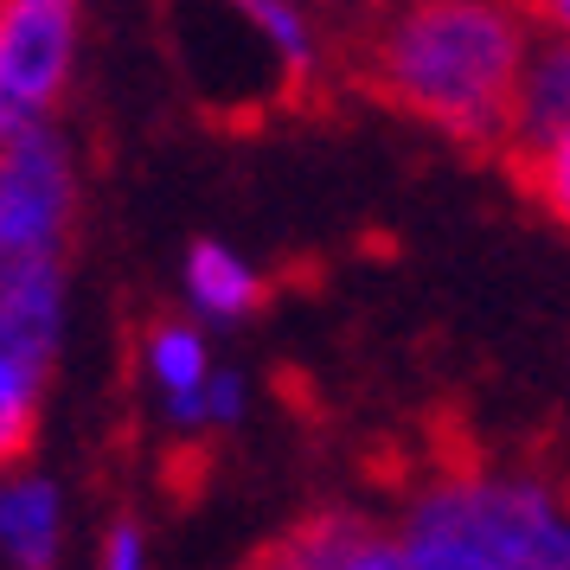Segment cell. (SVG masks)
I'll use <instances>...</instances> for the list:
<instances>
[{
    "mask_svg": "<svg viewBox=\"0 0 570 570\" xmlns=\"http://www.w3.org/2000/svg\"><path fill=\"white\" fill-rule=\"evenodd\" d=\"M83 65V0H0V141L58 129Z\"/></svg>",
    "mask_w": 570,
    "mask_h": 570,
    "instance_id": "6",
    "label": "cell"
},
{
    "mask_svg": "<svg viewBox=\"0 0 570 570\" xmlns=\"http://www.w3.org/2000/svg\"><path fill=\"white\" fill-rule=\"evenodd\" d=\"M570 135V46L564 39H539L525 58V78H519V104H513V141L507 160L544 141H564Z\"/></svg>",
    "mask_w": 570,
    "mask_h": 570,
    "instance_id": "11",
    "label": "cell"
},
{
    "mask_svg": "<svg viewBox=\"0 0 570 570\" xmlns=\"http://www.w3.org/2000/svg\"><path fill=\"white\" fill-rule=\"evenodd\" d=\"M71 544V500L32 462L0 474V570H58Z\"/></svg>",
    "mask_w": 570,
    "mask_h": 570,
    "instance_id": "7",
    "label": "cell"
},
{
    "mask_svg": "<svg viewBox=\"0 0 570 570\" xmlns=\"http://www.w3.org/2000/svg\"><path fill=\"white\" fill-rule=\"evenodd\" d=\"M174 52L206 109L250 116L308 97L340 71L346 27L314 0H167Z\"/></svg>",
    "mask_w": 570,
    "mask_h": 570,
    "instance_id": "3",
    "label": "cell"
},
{
    "mask_svg": "<svg viewBox=\"0 0 570 570\" xmlns=\"http://www.w3.org/2000/svg\"><path fill=\"white\" fill-rule=\"evenodd\" d=\"M135 379H141V397H148L155 423L180 442L225 436L250 411L244 372L212 353V334L193 314H160V321L141 327V340H135Z\"/></svg>",
    "mask_w": 570,
    "mask_h": 570,
    "instance_id": "5",
    "label": "cell"
},
{
    "mask_svg": "<svg viewBox=\"0 0 570 570\" xmlns=\"http://www.w3.org/2000/svg\"><path fill=\"white\" fill-rule=\"evenodd\" d=\"M539 27L519 0H411L346 27L340 78L481 155H507Z\"/></svg>",
    "mask_w": 570,
    "mask_h": 570,
    "instance_id": "1",
    "label": "cell"
},
{
    "mask_svg": "<svg viewBox=\"0 0 570 570\" xmlns=\"http://www.w3.org/2000/svg\"><path fill=\"white\" fill-rule=\"evenodd\" d=\"M525 20L539 27V39H564L570 46V0H519Z\"/></svg>",
    "mask_w": 570,
    "mask_h": 570,
    "instance_id": "14",
    "label": "cell"
},
{
    "mask_svg": "<svg viewBox=\"0 0 570 570\" xmlns=\"http://www.w3.org/2000/svg\"><path fill=\"white\" fill-rule=\"evenodd\" d=\"M321 13H334L340 27H360L372 13H391V7H411V0H314Z\"/></svg>",
    "mask_w": 570,
    "mask_h": 570,
    "instance_id": "15",
    "label": "cell"
},
{
    "mask_svg": "<svg viewBox=\"0 0 570 570\" xmlns=\"http://www.w3.org/2000/svg\"><path fill=\"white\" fill-rule=\"evenodd\" d=\"M65 346L20 334L13 321H0V474L20 468L39 442V416H46V391H52V365Z\"/></svg>",
    "mask_w": 570,
    "mask_h": 570,
    "instance_id": "9",
    "label": "cell"
},
{
    "mask_svg": "<svg viewBox=\"0 0 570 570\" xmlns=\"http://www.w3.org/2000/svg\"><path fill=\"white\" fill-rule=\"evenodd\" d=\"M507 167H513L519 186L532 193V206H539L551 225L570 232V135L564 141H544V148H525V155H513Z\"/></svg>",
    "mask_w": 570,
    "mask_h": 570,
    "instance_id": "12",
    "label": "cell"
},
{
    "mask_svg": "<svg viewBox=\"0 0 570 570\" xmlns=\"http://www.w3.org/2000/svg\"><path fill=\"white\" fill-rule=\"evenodd\" d=\"M244 570H295V564L283 558V544H269V551H263V558H250Z\"/></svg>",
    "mask_w": 570,
    "mask_h": 570,
    "instance_id": "16",
    "label": "cell"
},
{
    "mask_svg": "<svg viewBox=\"0 0 570 570\" xmlns=\"http://www.w3.org/2000/svg\"><path fill=\"white\" fill-rule=\"evenodd\" d=\"M83 174L65 122L0 141V288L65 276L78 237Z\"/></svg>",
    "mask_w": 570,
    "mask_h": 570,
    "instance_id": "4",
    "label": "cell"
},
{
    "mask_svg": "<svg viewBox=\"0 0 570 570\" xmlns=\"http://www.w3.org/2000/svg\"><path fill=\"white\" fill-rule=\"evenodd\" d=\"M385 519L416 570H570V474L544 462L442 449Z\"/></svg>",
    "mask_w": 570,
    "mask_h": 570,
    "instance_id": "2",
    "label": "cell"
},
{
    "mask_svg": "<svg viewBox=\"0 0 570 570\" xmlns=\"http://www.w3.org/2000/svg\"><path fill=\"white\" fill-rule=\"evenodd\" d=\"M283 558L295 570H416L411 551H404L397 532H391V519L365 513V507L308 513L283 539Z\"/></svg>",
    "mask_w": 570,
    "mask_h": 570,
    "instance_id": "8",
    "label": "cell"
},
{
    "mask_svg": "<svg viewBox=\"0 0 570 570\" xmlns=\"http://www.w3.org/2000/svg\"><path fill=\"white\" fill-rule=\"evenodd\" d=\"M97 570H148V532H141V519H109L104 544H97Z\"/></svg>",
    "mask_w": 570,
    "mask_h": 570,
    "instance_id": "13",
    "label": "cell"
},
{
    "mask_svg": "<svg viewBox=\"0 0 570 570\" xmlns=\"http://www.w3.org/2000/svg\"><path fill=\"white\" fill-rule=\"evenodd\" d=\"M180 295L199 327H237V321H250L263 308L269 276L225 237H193L180 257Z\"/></svg>",
    "mask_w": 570,
    "mask_h": 570,
    "instance_id": "10",
    "label": "cell"
}]
</instances>
